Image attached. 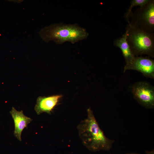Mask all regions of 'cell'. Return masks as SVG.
<instances>
[{
	"mask_svg": "<svg viewBox=\"0 0 154 154\" xmlns=\"http://www.w3.org/2000/svg\"><path fill=\"white\" fill-rule=\"evenodd\" d=\"M87 112V117L81 121L77 126L79 136L83 144L92 151L109 150L114 141L105 136L90 108L88 109Z\"/></svg>",
	"mask_w": 154,
	"mask_h": 154,
	"instance_id": "6da1fadb",
	"label": "cell"
},
{
	"mask_svg": "<svg viewBox=\"0 0 154 154\" xmlns=\"http://www.w3.org/2000/svg\"><path fill=\"white\" fill-rule=\"evenodd\" d=\"M42 40L48 42L52 40L57 44L68 41L72 44L86 39L89 33L77 24H54L46 27L39 32Z\"/></svg>",
	"mask_w": 154,
	"mask_h": 154,
	"instance_id": "7a4b0ae2",
	"label": "cell"
},
{
	"mask_svg": "<svg viewBox=\"0 0 154 154\" xmlns=\"http://www.w3.org/2000/svg\"><path fill=\"white\" fill-rule=\"evenodd\" d=\"M127 40L135 56L147 55L154 57V33L145 31L128 24L126 28Z\"/></svg>",
	"mask_w": 154,
	"mask_h": 154,
	"instance_id": "3957f363",
	"label": "cell"
},
{
	"mask_svg": "<svg viewBox=\"0 0 154 154\" xmlns=\"http://www.w3.org/2000/svg\"><path fill=\"white\" fill-rule=\"evenodd\" d=\"M131 25L148 32L153 33L154 29V1L137 9L131 13Z\"/></svg>",
	"mask_w": 154,
	"mask_h": 154,
	"instance_id": "277c9868",
	"label": "cell"
},
{
	"mask_svg": "<svg viewBox=\"0 0 154 154\" xmlns=\"http://www.w3.org/2000/svg\"><path fill=\"white\" fill-rule=\"evenodd\" d=\"M132 93L134 99L143 106L147 109L154 107V88L146 82H138L134 84Z\"/></svg>",
	"mask_w": 154,
	"mask_h": 154,
	"instance_id": "5b68a950",
	"label": "cell"
},
{
	"mask_svg": "<svg viewBox=\"0 0 154 154\" xmlns=\"http://www.w3.org/2000/svg\"><path fill=\"white\" fill-rule=\"evenodd\" d=\"M131 70L140 72L146 77L154 78V61L148 57L135 56L130 64L125 66L124 72Z\"/></svg>",
	"mask_w": 154,
	"mask_h": 154,
	"instance_id": "8992f818",
	"label": "cell"
},
{
	"mask_svg": "<svg viewBox=\"0 0 154 154\" xmlns=\"http://www.w3.org/2000/svg\"><path fill=\"white\" fill-rule=\"evenodd\" d=\"M62 97L61 95H56L47 97L39 96L37 100L35 110L38 115L43 112L51 114V112Z\"/></svg>",
	"mask_w": 154,
	"mask_h": 154,
	"instance_id": "52a82bcc",
	"label": "cell"
},
{
	"mask_svg": "<svg viewBox=\"0 0 154 154\" xmlns=\"http://www.w3.org/2000/svg\"><path fill=\"white\" fill-rule=\"evenodd\" d=\"M10 113L14 123V135L20 141H21V134L25 128H27L28 124L33 120L25 116L22 110L18 111L13 107Z\"/></svg>",
	"mask_w": 154,
	"mask_h": 154,
	"instance_id": "ba28073f",
	"label": "cell"
},
{
	"mask_svg": "<svg viewBox=\"0 0 154 154\" xmlns=\"http://www.w3.org/2000/svg\"><path fill=\"white\" fill-rule=\"evenodd\" d=\"M127 31H126L121 37L115 40L113 42L114 45L119 47L121 50L125 59V65L130 64L135 57L130 49L127 40Z\"/></svg>",
	"mask_w": 154,
	"mask_h": 154,
	"instance_id": "9c48e42d",
	"label": "cell"
},
{
	"mask_svg": "<svg viewBox=\"0 0 154 154\" xmlns=\"http://www.w3.org/2000/svg\"><path fill=\"white\" fill-rule=\"evenodd\" d=\"M150 0H132L131 2V5L127 10L125 15L126 20L128 21V24L129 23V19L131 14L132 8L135 6H139L142 7L147 4Z\"/></svg>",
	"mask_w": 154,
	"mask_h": 154,
	"instance_id": "30bf717a",
	"label": "cell"
},
{
	"mask_svg": "<svg viewBox=\"0 0 154 154\" xmlns=\"http://www.w3.org/2000/svg\"><path fill=\"white\" fill-rule=\"evenodd\" d=\"M146 154H154V151L153 150L151 151H146Z\"/></svg>",
	"mask_w": 154,
	"mask_h": 154,
	"instance_id": "8fae6325",
	"label": "cell"
},
{
	"mask_svg": "<svg viewBox=\"0 0 154 154\" xmlns=\"http://www.w3.org/2000/svg\"><path fill=\"white\" fill-rule=\"evenodd\" d=\"M137 154L135 153H130V154Z\"/></svg>",
	"mask_w": 154,
	"mask_h": 154,
	"instance_id": "7c38bea8",
	"label": "cell"
}]
</instances>
